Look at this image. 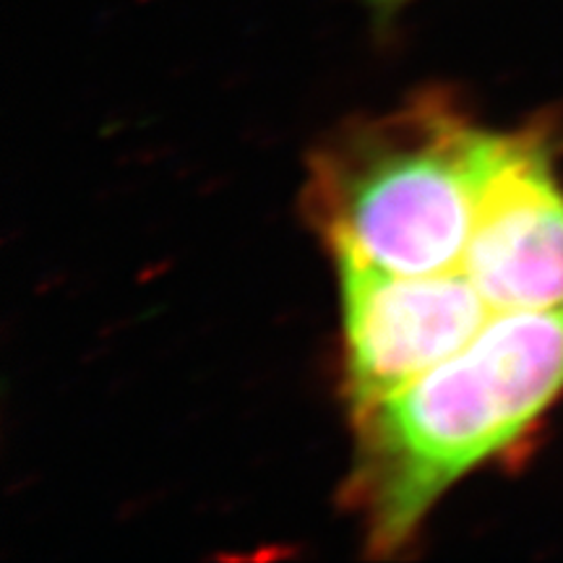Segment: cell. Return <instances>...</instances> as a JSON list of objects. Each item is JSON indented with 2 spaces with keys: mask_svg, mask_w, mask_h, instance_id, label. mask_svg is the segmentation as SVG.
Returning <instances> with one entry per match:
<instances>
[{
  "mask_svg": "<svg viewBox=\"0 0 563 563\" xmlns=\"http://www.w3.org/2000/svg\"><path fill=\"white\" fill-rule=\"evenodd\" d=\"M563 397V308L493 316L473 342L352 412L342 501L376 559L415 543L449 488L506 460Z\"/></svg>",
  "mask_w": 563,
  "mask_h": 563,
  "instance_id": "cell-1",
  "label": "cell"
},
{
  "mask_svg": "<svg viewBox=\"0 0 563 563\" xmlns=\"http://www.w3.org/2000/svg\"><path fill=\"white\" fill-rule=\"evenodd\" d=\"M534 131L490 129L443 91H420L321 144L302 209L332 253L394 274L449 272L467 251L490 186Z\"/></svg>",
  "mask_w": 563,
  "mask_h": 563,
  "instance_id": "cell-2",
  "label": "cell"
},
{
  "mask_svg": "<svg viewBox=\"0 0 563 563\" xmlns=\"http://www.w3.org/2000/svg\"><path fill=\"white\" fill-rule=\"evenodd\" d=\"M342 302V394L350 415L402 389L464 344L496 308L460 266L394 274L332 253Z\"/></svg>",
  "mask_w": 563,
  "mask_h": 563,
  "instance_id": "cell-3",
  "label": "cell"
},
{
  "mask_svg": "<svg viewBox=\"0 0 563 563\" xmlns=\"http://www.w3.org/2000/svg\"><path fill=\"white\" fill-rule=\"evenodd\" d=\"M553 146L538 129L498 175L460 262L498 313L563 308V183Z\"/></svg>",
  "mask_w": 563,
  "mask_h": 563,
  "instance_id": "cell-4",
  "label": "cell"
},
{
  "mask_svg": "<svg viewBox=\"0 0 563 563\" xmlns=\"http://www.w3.org/2000/svg\"><path fill=\"white\" fill-rule=\"evenodd\" d=\"M365 3L378 13H394L397 9H402L405 3H410V0H365Z\"/></svg>",
  "mask_w": 563,
  "mask_h": 563,
  "instance_id": "cell-5",
  "label": "cell"
}]
</instances>
